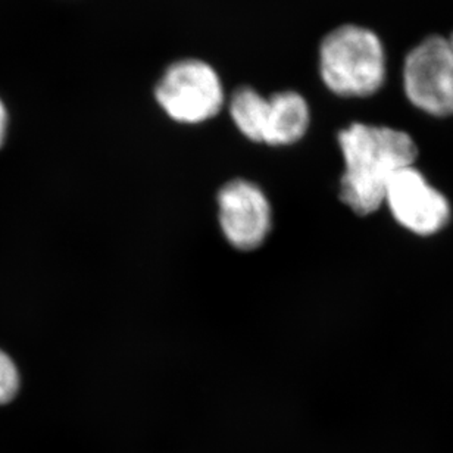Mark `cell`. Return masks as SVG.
<instances>
[{"mask_svg":"<svg viewBox=\"0 0 453 453\" xmlns=\"http://www.w3.org/2000/svg\"><path fill=\"white\" fill-rule=\"evenodd\" d=\"M337 140L344 161L340 199L357 215L374 214L393 177L418 157L412 137L392 127L353 122Z\"/></svg>","mask_w":453,"mask_h":453,"instance_id":"cell-1","label":"cell"},{"mask_svg":"<svg viewBox=\"0 0 453 453\" xmlns=\"http://www.w3.org/2000/svg\"><path fill=\"white\" fill-rule=\"evenodd\" d=\"M319 71L324 86L336 96H372L388 74L383 42L366 27H336L319 43Z\"/></svg>","mask_w":453,"mask_h":453,"instance_id":"cell-2","label":"cell"},{"mask_svg":"<svg viewBox=\"0 0 453 453\" xmlns=\"http://www.w3.org/2000/svg\"><path fill=\"white\" fill-rule=\"evenodd\" d=\"M155 101L173 121L195 126L217 117L226 99L223 80L210 62L183 58L162 73Z\"/></svg>","mask_w":453,"mask_h":453,"instance_id":"cell-3","label":"cell"},{"mask_svg":"<svg viewBox=\"0 0 453 453\" xmlns=\"http://www.w3.org/2000/svg\"><path fill=\"white\" fill-rule=\"evenodd\" d=\"M408 101L433 117L453 115V53L449 37L430 35L403 62Z\"/></svg>","mask_w":453,"mask_h":453,"instance_id":"cell-4","label":"cell"},{"mask_svg":"<svg viewBox=\"0 0 453 453\" xmlns=\"http://www.w3.org/2000/svg\"><path fill=\"white\" fill-rule=\"evenodd\" d=\"M384 203L397 223L415 234L432 235L449 223V203L414 165L393 177Z\"/></svg>","mask_w":453,"mask_h":453,"instance_id":"cell-5","label":"cell"},{"mask_svg":"<svg viewBox=\"0 0 453 453\" xmlns=\"http://www.w3.org/2000/svg\"><path fill=\"white\" fill-rule=\"evenodd\" d=\"M219 219L231 246L250 252L265 242L271 231V206L261 188L233 180L219 193Z\"/></svg>","mask_w":453,"mask_h":453,"instance_id":"cell-6","label":"cell"},{"mask_svg":"<svg viewBox=\"0 0 453 453\" xmlns=\"http://www.w3.org/2000/svg\"><path fill=\"white\" fill-rule=\"evenodd\" d=\"M311 126V108L296 90H283L268 96L264 144L290 146L305 137Z\"/></svg>","mask_w":453,"mask_h":453,"instance_id":"cell-7","label":"cell"},{"mask_svg":"<svg viewBox=\"0 0 453 453\" xmlns=\"http://www.w3.org/2000/svg\"><path fill=\"white\" fill-rule=\"evenodd\" d=\"M228 112L240 134L255 143H264L268 96L257 88L243 86L234 90L228 99Z\"/></svg>","mask_w":453,"mask_h":453,"instance_id":"cell-8","label":"cell"},{"mask_svg":"<svg viewBox=\"0 0 453 453\" xmlns=\"http://www.w3.org/2000/svg\"><path fill=\"white\" fill-rule=\"evenodd\" d=\"M19 388L17 366L6 353L0 350V405L12 401Z\"/></svg>","mask_w":453,"mask_h":453,"instance_id":"cell-9","label":"cell"},{"mask_svg":"<svg viewBox=\"0 0 453 453\" xmlns=\"http://www.w3.org/2000/svg\"><path fill=\"white\" fill-rule=\"evenodd\" d=\"M6 127H8V112L4 102L0 101V146L4 143V135H6Z\"/></svg>","mask_w":453,"mask_h":453,"instance_id":"cell-10","label":"cell"},{"mask_svg":"<svg viewBox=\"0 0 453 453\" xmlns=\"http://www.w3.org/2000/svg\"><path fill=\"white\" fill-rule=\"evenodd\" d=\"M449 42H450V48H452V53H453V33H452V35H449Z\"/></svg>","mask_w":453,"mask_h":453,"instance_id":"cell-11","label":"cell"}]
</instances>
